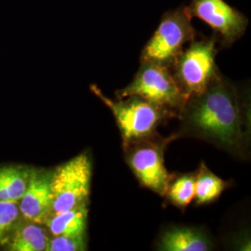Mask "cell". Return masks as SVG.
Returning <instances> with one entry per match:
<instances>
[{
	"label": "cell",
	"instance_id": "6da1fadb",
	"mask_svg": "<svg viewBox=\"0 0 251 251\" xmlns=\"http://www.w3.org/2000/svg\"><path fill=\"white\" fill-rule=\"evenodd\" d=\"M178 117L181 134L243 155L250 138L246 102L235 85L221 73L203 92L191 96Z\"/></svg>",
	"mask_w": 251,
	"mask_h": 251
},
{
	"label": "cell",
	"instance_id": "7a4b0ae2",
	"mask_svg": "<svg viewBox=\"0 0 251 251\" xmlns=\"http://www.w3.org/2000/svg\"><path fill=\"white\" fill-rule=\"evenodd\" d=\"M90 89L112 111L120 130L123 145L157 135L156 129L164 121L171 117H178L170 109L139 96L112 100L103 95L96 85H92Z\"/></svg>",
	"mask_w": 251,
	"mask_h": 251
},
{
	"label": "cell",
	"instance_id": "3957f363",
	"mask_svg": "<svg viewBox=\"0 0 251 251\" xmlns=\"http://www.w3.org/2000/svg\"><path fill=\"white\" fill-rule=\"evenodd\" d=\"M218 42L214 36L197 37L185 46L171 64L175 80L188 100L206 90L219 68L216 64Z\"/></svg>",
	"mask_w": 251,
	"mask_h": 251
},
{
	"label": "cell",
	"instance_id": "277c9868",
	"mask_svg": "<svg viewBox=\"0 0 251 251\" xmlns=\"http://www.w3.org/2000/svg\"><path fill=\"white\" fill-rule=\"evenodd\" d=\"M192 20L186 6L166 11L142 50L141 62L171 67L182 49L197 37Z\"/></svg>",
	"mask_w": 251,
	"mask_h": 251
},
{
	"label": "cell",
	"instance_id": "5b68a950",
	"mask_svg": "<svg viewBox=\"0 0 251 251\" xmlns=\"http://www.w3.org/2000/svg\"><path fill=\"white\" fill-rule=\"evenodd\" d=\"M116 94L117 99L139 96L177 115L187 100L170 67L148 62H141L133 79Z\"/></svg>",
	"mask_w": 251,
	"mask_h": 251
},
{
	"label": "cell",
	"instance_id": "8992f818",
	"mask_svg": "<svg viewBox=\"0 0 251 251\" xmlns=\"http://www.w3.org/2000/svg\"><path fill=\"white\" fill-rule=\"evenodd\" d=\"M91 175L92 164L86 152L56 168L51 172L52 206L49 218L89 203Z\"/></svg>",
	"mask_w": 251,
	"mask_h": 251
},
{
	"label": "cell",
	"instance_id": "52a82bcc",
	"mask_svg": "<svg viewBox=\"0 0 251 251\" xmlns=\"http://www.w3.org/2000/svg\"><path fill=\"white\" fill-rule=\"evenodd\" d=\"M168 140L155 135L123 145L126 161L140 183L165 197L173 176L164 165V150Z\"/></svg>",
	"mask_w": 251,
	"mask_h": 251
},
{
	"label": "cell",
	"instance_id": "ba28073f",
	"mask_svg": "<svg viewBox=\"0 0 251 251\" xmlns=\"http://www.w3.org/2000/svg\"><path fill=\"white\" fill-rule=\"evenodd\" d=\"M186 9L191 18L199 19L212 29L222 47H230L239 40L250 24L244 13L225 0H191Z\"/></svg>",
	"mask_w": 251,
	"mask_h": 251
},
{
	"label": "cell",
	"instance_id": "9c48e42d",
	"mask_svg": "<svg viewBox=\"0 0 251 251\" xmlns=\"http://www.w3.org/2000/svg\"><path fill=\"white\" fill-rule=\"evenodd\" d=\"M51 172H29L25 192L20 200V211L31 222L45 224L52 206Z\"/></svg>",
	"mask_w": 251,
	"mask_h": 251
},
{
	"label": "cell",
	"instance_id": "30bf717a",
	"mask_svg": "<svg viewBox=\"0 0 251 251\" xmlns=\"http://www.w3.org/2000/svg\"><path fill=\"white\" fill-rule=\"evenodd\" d=\"M157 249L164 251H208L213 242L202 229L175 226L162 233Z\"/></svg>",
	"mask_w": 251,
	"mask_h": 251
},
{
	"label": "cell",
	"instance_id": "8fae6325",
	"mask_svg": "<svg viewBox=\"0 0 251 251\" xmlns=\"http://www.w3.org/2000/svg\"><path fill=\"white\" fill-rule=\"evenodd\" d=\"M88 203L57 213L46 221L50 232L55 235H81L87 233Z\"/></svg>",
	"mask_w": 251,
	"mask_h": 251
},
{
	"label": "cell",
	"instance_id": "7c38bea8",
	"mask_svg": "<svg viewBox=\"0 0 251 251\" xmlns=\"http://www.w3.org/2000/svg\"><path fill=\"white\" fill-rule=\"evenodd\" d=\"M28 176L29 172L17 167L0 168V200L18 203L25 192Z\"/></svg>",
	"mask_w": 251,
	"mask_h": 251
},
{
	"label": "cell",
	"instance_id": "4fadbf2b",
	"mask_svg": "<svg viewBox=\"0 0 251 251\" xmlns=\"http://www.w3.org/2000/svg\"><path fill=\"white\" fill-rule=\"evenodd\" d=\"M226 188V182L210 171L203 162L196 173V195L198 205L208 204L220 198Z\"/></svg>",
	"mask_w": 251,
	"mask_h": 251
},
{
	"label": "cell",
	"instance_id": "5bb4252c",
	"mask_svg": "<svg viewBox=\"0 0 251 251\" xmlns=\"http://www.w3.org/2000/svg\"><path fill=\"white\" fill-rule=\"evenodd\" d=\"M50 238L45 230L36 225H28L15 233L9 244V251H42L47 250Z\"/></svg>",
	"mask_w": 251,
	"mask_h": 251
},
{
	"label": "cell",
	"instance_id": "9a60e30c",
	"mask_svg": "<svg viewBox=\"0 0 251 251\" xmlns=\"http://www.w3.org/2000/svg\"><path fill=\"white\" fill-rule=\"evenodd\" d=\"M196 195V174L188 173L171 179L166 196L171 203L179 208L191 204Z\"/></svg>",
	"mask_w": 251,
	"mask_h": 251
},
{
	"label": "cell",
	"instance_id": "2e32d148",
	"mask_svg": "<svg viewBox=\"0 0 251 251\" xmlns=\"http://www.w3.org/2000/svg\"><path fill=\"white\" fill-rule=\"evenodd\" d=\"M87 250L86 234L55 235L49 240L47 251H83Z\"/></svg>",
	"mask_w": 251,
	"mask_h": 251
},
{
	"label": "cell",
	"instance_id": "e0dca14e",
	"mask_svg": "<svg viewBox=\"0 0 251 251\" xmlns=\"http://www.w3.org/2000/svg\"><path fill=\"white\" fill-rule=\"evenodd\" d=\"M18 218L17 203L0 200V241L11 231Z\"/></svg>",
	"mask_w": 251,
	"mask_h": 251
}]
</instances>
